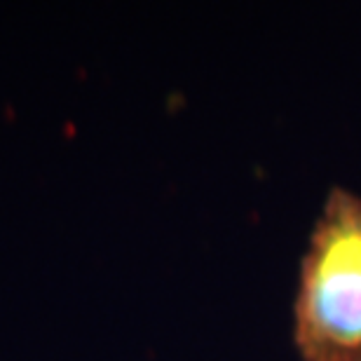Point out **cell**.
I'll return each mask as SVG.
<instances>
[{
  "instance_id": "obj_1",
  "label": "cell",
  "mask_w": 361,
  "mask_h": 361,
  "mask_svg": "<svg viewBox=\"0 0 361 361\" xmlns=\"http://www.w3.org/2000/svg\"><path fill=\"white\" fill-rule=\"evenodd\" d=\"M302 361H361V197L331 188L305 254L293 302Z\"/></svg>"
}]
</instances>
